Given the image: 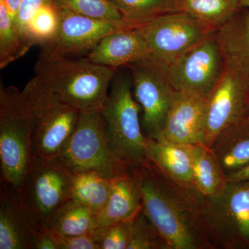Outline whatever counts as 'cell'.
I'll list each match as a JSON object with an SVG mask.
<instances>
[{"label":"cell","mask_w":249,"mask_h":249,"mask_svg":"<svg viewBox=\"0 0 249 249\" xmlns=\"http://www.w3.org/2000/svg\"><path fill=\"white\" fill-rule=\"evenodd\" d=\"M134 168L142 211L170 249H213L203 219L206 196L168 178L151 160Z\"/></svg>","instance_id":"6da1fadb"},{"label":"cell","mask_w":249,"mask_h":249,"mask_svg":"<svg viewBox=\"0 0 249 249\" xmlns=\"http://www.w3.org/2000/svg\"><path fill=\"white\" fill-rule=\"evenodd\" d=\"M34 70L46 88L80 112L102 110L116 73L87 57L38 58Z\"/></svg>","instance_id":"7a4b0ae2"},{"label":"cell","mask_w":249,"mask_h":249,"mask_svg":"<svg viewBox=\"0 0 249 249\" xmlns=\"http://www.w3.org/2000/svg\"><path fill=\"white\" fill-rule=\"evenodd\" d=\"M30 110L22 91L0 85L1 181L20 193L24 178L36 159Z\"/></svg>","instance_id":"3957f363"},{"label":"cell","mask_w":249,"mask_h":249,"mask_svg":"<svg viewBox=\"0 0 249 249\" xmlns=\"http://www.w3.org/2000/svg\"><path fill=\"white\" fill-rule=\"evenodd\" d=\"M101 112L118 157L130 166L144 164L147 138L142 132L141 107L134 97L130 73H115Z\"/></svg>","instance_id":"277c9868"},{"label":"cell","mask_w":249,"mask_h":249,"mask_svg":"<svg viewBox=\"0 0 249 249\" xmlns=\"http://www.w3.org/2000/svg\"><path fill=\"white\" fill-rule=\"evenodd\" d=\"M57 157L73 174L91 171L107 178L131 167L111 146L101 111L80 112L74 130Z\"/></svg>","instance_id":"5b68a950"},{"label":"cell","mask_w":249,"mask_h":249,"mask_svg":"<svg viewBox=\"0 0 249 249\" xmlns=\"http://www.w3.org/2000/svg\"><path fill=\"white\" fill-rule=\"evenodd\" d=\"M22 91L32 118L36 157L56 158L74 130L80 111L64 103L36 76Z\"/></svg>","instance_id":"8992f818"},{"label":"cell","mask_w":249,"mask_h":249,"mask_svg":"<svg viewBox=\"0 0 249 249\" xmlns=\"http://www.w3.org/2000/svg\"><path fill=\"white\" fill-rule=\"evenodd\" d=\"M203 219L213 249L249 248V181H228L220 195L206 196Z\"/></svg>","instance_id":"52a82bcc"},{"label":"cell","mask_w":249,"mask_h":249,"mask_svg":"<svg viewBox=\"0 0 249 249\" xmlns=\"http://www.w3.org/2000/svg\"><path fill=\"white\" fill-rule=\"evenodd\" d=\"M73 174L58 157H36L23 182L20 195L35 229L71 199Z\"/></svg>","instance_id":"ba28073f"},{"label":"cell","mask_w":249,"mask_h":249,"mask_svg":"<svg viewBox=\"0 0 249 249\" xmlns=\"http://www.w3.org/2000/svg\"><path fill=\"white\" fill-rule=\"evenodd\" d=\"M134 97L141 107L142 132L147 139L160 137L173 102L175 90L166 65L150 58L129 66Z\"/></svg>","instance_id":"9c48e42d"},{"label":"cell","mask_w":249,"mask_h":249,"mask_svg":"<svg viewBox=\"0 0 249 249\" xmlns=\"http://www.w3.org/2000/svg\"><path fill=\"white\" fill-rule=\"evenodd\" d=\"M215 31L166 65L170 84L175 91L206 96L217 83L225 62Z\"/></svg>","instance_id":"30bf717a"},{"label":"cell","mask_w":249,"mask_h":249,"mask_svg":"<svg viewBox=\"0 0 249 249\" xmlns=\"http://www.w3.org/2000/svg\"><path fill=\"white\" fill-rule=\"evenodd\" d=\"M140 27L152 58L168 65L216 30L183 12L162 15Z\"/></svg>","instance_id":"8fae6325"},{"label":"cell","mask_w":249,"mask_h":249,"mask_svg":"<svg viewBox=\"0 0 249 249\" xmlns=\"http://www.w3.org/2000/svg\"><path fill=\"white\" fill-rule=\"evenodd\" d=\"M205 99V145L209 147L221 131L249 117V80L225 65Z\"/></svg>","instance_id":"7c38bea8"},{"label":"cell","mask_w":249,"mask_h":249,"mask_svg":"<svg viewBox=\"0 0 249 249\" xmlns=\"http://www.w3.org/2000/svg\"><path fill=\"white\" fill-rule=\"evenodd\" d=\"M58 10V31L52 40L41 46L39 59L87 56L105 36L130 27L123 23L98 20L67 10Z\"/></svg>","instance_id":"4fadbf2b"},{"label":"cell","mask_w":249,"mask_h":249,"mask_svg":"<svg viewBox=\"0 0 249 249\" xmlns=\"http://www.w3.org/2000/svg\"><path fill=\"white\" fill-rule=\"evenodd\" d=\"M205 97L175 91L173 104L158 139L181 145H205Z\"/></svg>","instance_id":"5bb4252c"},{"label":"cell","mask_w":249,"mask_h":249,"mask_svg":"<svg viewBox=\"0 0 249 249\" xmlns=\"http://www.w3.org/2000/svg\"><path fill=\"white\" fill-rule=\"evenodd\" d=\"M35 230L20 193L1 181L0 249H36Z\"/></svg>","instance_id":"9a60e30c"},{"label":"cell","mask_w":249,"mask_h":249,"mask_svg":"<svg viewBox=\"0 0 249 249\" xmlns=\"http://www.w3.org/2000/svg\"><path fill=\"white\" fill-rule=\"evenodd\" d=\"M90 61L116 69L152 58L140 27H129L103 37L87 55Z\"/></svg>","instance_id":"2e32d148"},{"label":"cell","mask_w":249,"mask_h":249,"mask_svg":"<svg viewBox=\"0 0 249 249\" xmlns=\"http://www.w3.org/2000/svg\"><path fill=\"white\" fill-rule=\"evenodd\" d=\"M142 209V191L133 166L113 178L110 195L98 213V227L133 219Z\"/></svg>","instance_id":"e0dca14e"},{"label":"cell","mask_w":249,"mask_h":249,"mask_svg":"<svg viewBox=\"0 0 249 249\" xmlns=\"http://www.w3.org/2000/svg\"><path fill=\"white\" fill-rule=\"evenodd\" d=\"M225 65L249 80V13L238 11L215 31Z\"/></svg>","instance_id":"ac0fdd59"},{"label":"cell","mask_w":249,"mask_h":249,"mask_svg":"<svg viewBox=\"0 0 249 249\" xmlns=\"http://www.w3.org/2000/svg\"><path fill=\"white\" fill-rule=\"evenodd\" d=\"M147 158L174 181L195 188L190 145L175 143L163 139H147Z\"/></svg>","instance_id":"d6986e66"},{"label":"cell","mask_w":249,"mask_h":249,"mask_svg":"<svg viewBox=\"0 0 249 249\" xmlns=\"http://www.w3.org/2000/svg\"><path fill=\"white\" fill-rule=\"evenodd\" d=\"M209 148L217 157L227 176L248 165V118L221 131L213 141Z\"/></svg>","instance_id":"ffe728a7"},{"label":"cell","mask_w":249,"mask_h":249,"mask_svg":"<svg viewBox=\"0 0 249 249\" xmlns=\"http://www.w3.org/2000/svg\"><path fill=\"white\" fill-rule=\"evenodd\" d=\"M98 214L89 206L70 199L49 216L43 228L56 235H83L98 227Z\"/></svg>","instance_id":"44dd1931"},{"label":"cell","mask_w":249,"mask_h":249,"mask_svg":"<svg viewBox=\"0 0 249 249\" xmlns=\"http://www.w3.org/2000/svg\"><path fill=\"white\" fill-rule=\"evenodd\" d=\"M195 188L206 197L219 196L227 185V175L213 152L203 144L190 145Z\"/></svg>","instance_id":"7402d4cb"},{"label":"cell","mask_w":249,"mask_h":249,"mask_svg":"<svg viewBox=\"0 0 249 249\" xmlns=\"http://www.w3.org/2000/svg\"><path fill=\"white\" fill-rule=\"evenodd\" d=\"M175 3L177 11L189 14L214 30L240 8L239 0H175Z\"/></svg>","instance_id":"603a6c76"},{"label":"cell","mask_w":249,"mask_h":249,"mask_svg":"<svg viewBox=\"0 0 249 249\" xmlns=\"http://www.w3.org/2000/svg\"><path fill=\"white\" fill-rule=\"evenodd\" d=\"M60 23L58 10L53 2L40 6L28 22L20 37L18 58L25 55L34 46L45 45L56 34Z\"/></svg>","instance_id":"cb8c5ba5"},{"label":"cell","mask_w":249,"mask_h":249,"mask_svg":"<svg viewBox=\"0 0 249 249\" xmlns=\"http://www.w3.org/2000/svg\"><path fill=\"white\" fill-rule=\"evenodd\" d=\"M113 178H103L94 172L73 174L71 199L99 213L110 195Z\"/></svg>","instance_id":"d4e9b609"},{"label":"cell","mask_w":249,"mask_h":249,"mask_svg":"<svg viewBox=\"0 0 249 249\" xmlns=\"http://www.w3.org/2000/svg\"><path fill=\"white\" fill-rule=\"evenodd\" d=\"M130 27H139L155 18L177 12L175 0H109Z\"/></svg>","instance_id":"484cf974"},{"label":"cell","mask_w":249,"mask_h":249,"mask_svg":"<svg viewBox=\"0 0 249 249\" xmlns=\"http://www.w3.org/2000/svg\"><path fill=\"white\" fill-rule=\"evenodd\" d=\"M52 2L57 9L67 10L98 20L123 23L128 25L119 10L109 0H52Z\"/></svg>","instance_id":"4316f807"},{"label":"cell","mask_w":249,"mask_h":249,"mask_svg":"<svg viewBox=\"0 0 249 249\" xmlns=\"http://www.w3.org/2000/svg\"><path fill=\"white\" fill-rule=\"evenodd\" d=\"M20 36L5 0H0V68L18 59Z\"/></svg>","instance_id":"83f0119b"},{"label":"cell","mask_w":249,"mask_h":249,"mask_svg":"<svg viewBox=\"0 0 249 249\" xmlns=\"http://www.w3.org/2000/svg\"><path fill=\"white\" fill-rule=\"evenodd\" d=\"M127 249H170L142 209L134 217L132 237Z\"/></svg>","instance_id":"f1b7e54d"},{"label":"cell","mask_w":249,"mask_h":249,"mask_svg":"<svg viewBox=\"0 0 249 249\" xmlns=\"http://www.w3.org/2000/svg\"><path fill=\"white\" fill-rule=\"evenodd\" d=\"M134 219L96 228L95 236L100 249H127L132 237Z\"/></svg>","instance_id":"f546056e"},{"label":"cell","mask_w":249,"mask_h":249,"mask_svg":"<svg viewBox=\"0 0 249 249\" xmlns=\"http://www.w3.org/2000/svg\"><path fill=\"white\" fill-rule=\"evenodd\" d=\"M94 231L80 235H53L56 239L59 249H100Z\"/></svg>","instance_id":"4dcf8cb0"},{"label":"cell","mask_w":249,"mask_h":249,"mask_svg":"<svg viewBox=\"0 0 249 249\" xmlns=\"http://www.w3.org/2000/svg\"><path fill=\"white\" fill-rule=\"evenodd\" d=\"M52 2V0H24L14 22L19 36H22L28 22L37 9L46 3Z\"/></svg>","instance_id":"1f68e13d"},{"label":"cell","mask_w":249,"mask_h":249,"mask_svg":"<svg viewBox=\"0 0 249 249\" xmlns=\"http://www.w3.org/2000/svg\"><path fill=\"white\" fill-rule=\"evenodd\" d=\"M34 242L36 249H59L55 235L45 228L36 229Z\"/></svg>","instance_id":"d6a6232c"},{"label":"cell","mask_w":249,"mask_h":249,"mask_svg":"<svg viewBox=\"0 0 249 249\" xmlns=\"http://www.w3.org/2000/svg\"><path fill=\"white\" fill-rule=\"evenodd\" d=\"M227 181H249V164L227 176Z\"/></svg>","instance_id":"836d02e7"},{"label":"cell","mask_w":249,"mask_h":249,"mask_svg":"<svg viewBox=\"0 0 249 249\" xmlns=\"http://www.w3.org/2000/svg\"><path fill=\"white\" fill-rule=\"evenodd\" d=\"M23 1L24 0H5L6 6L14 20L19 12Z\"/></svg>","instance_id":"e575fe53"},{"label":"cell","mask_w":249,"mask_h":249,"mask_svg":"<svg viewBox=\"0 0 249 249\" xmlns=\"http://www.w3.org/2000/svg\"><path fill=\"white\" fill-rule=\"evenodd\" d=\"M240 8H249V0H239Z\"/></svg>","instance_id":"d590c367"},{"label":"cell","mask_w":249,"mask_h":249,"mask_svg":"<svg viewBox=\"0 0 249 249\" xmlns=\"http://www.w3.org/2000/svg\"><path fill=\"white\" fill-rule=\"evenodd\" d=\"M248 119H249V115Z\"/></svg>","instance_id":"8d00e7d4"}]
</instances>
